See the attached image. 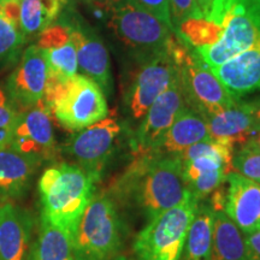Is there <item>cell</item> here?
Masks as SVG:
<instances>
[{"mask_svg": "<svg viewBox=\"0 0 260 260\" xmlns=\"http://www.w3.org/2000/svg\"><path fill=\"white\" fill-rule=\"evenodd\" d=\"M117 205L149 222L191 194L178 155H136L107 191Z\"/></svg>", "mask_w": 260, "mask_h": 260, "instance_id": "1", "label": "cell"}, {"mask_svg": "<svg viewBox=\"0 0 260 260\" xmlns=\"http://www.w3.org/2000/svg\"><path fill=\"white\" fill-rule=\"evenodd\" d=\"M96 183L74 164L61 162L46 169L39 180L41 217L73 236L95 193Z\"/></svg>", "mask_w": 260, "mask_h": 260, "instance_id": "2", "label": "cell"}, {"mask_svg": "<svg viewBox=\"0 0 260 260\" xmlns=\"http://www.w3.org/2000/svg\"><path fill=\"white\" fill-rule=\"evenodd\" d=\"M207 19L223 28L216 44L195 48L210 69L260 48V0H214Z\"/></svg>", "mask_w": 260, "mask_h": 260, "instance_id": "3", "label": "cell"}, {"mask_svg": "<svg viewBox=\"0 0 260 260\" xmlns=\"http://www.w3.org/2000/svg\"><path fill=\"white\" fill-rule=\"evenodd\" d=\"M126 223L109 193L95 191L71 236L74 260H113L122 252Z\"/></svg>", "mask_w": 260, "mask_h": 260, "instance_id": "4", "label": "cell"}, {"mask_svg": "<svg viewBox=\"0 0 260 260\" xmlns=\"http://www.w3.org/2000/svg\"><path fill=\"white\" fill-rule=\"evenodd\" d=\"M44 102L56 121L71 132H80L109 113L103 89L83 75L68 80L48 75Z\"/></svg>", "mask_w": 260, "mask_h": 260, "instance_id": "5", "label": "cell"}, {"mask_svg": "<svg viewBox=\"0 0 260 260\" xmlns=\"http://www.w3.org/2000/svg\"><path fill=\"white\" fill-rule=\"evenodd\" d=\"M199 200L190 194L177 206L147 222L133 243L135 260H181Z\"/></svg>", "mask_w": 260, "mask_h": 260, "instance_id": "6", "label": "cell"}, {"mask_svg": "<svg viewBox=\"0 0 260 260\" xmlns=\"http://www.w3.org/2000/svg\"><path fill=\"white\" fill-rule=\"evenodd\" d=\"M234 149L232 142L209 139L178 154L188 188L195 199H207L225 183L228 175L233 171Z\"/></svg>", "mask_w": 260, "mask_h": 260, "instance_id": "7", "label": "cell"}, {"mask_svg": "<svg viewBox=\"0 0 260 260\" xmlns=\"http://www.w3.org/2000/svg\"><path fill=\"white\" fill-rule=\"evenodd\" d=\"M111 27L126 46L147 60L167 52L169 39L175 31L154 16L133 4L129 0H109Z\"/></svg>", "mask_w": 260, "mask_h": 260, "instance_id": "8", "label": "cell"}, {"mask_svg": "<svg viewBox=\"0 0 260 260\" xmlns=\"http://www.w3.org/2000/svg\"><path fill=\"white\" fill-rule=\"evenodd\" d=\"M178 75L186 106L204 118L229 109L240 100L228 92L195 51H189L182 61L178 67Z\"/></svg>", "mask_w": 260, "mask_h": 260, "instance_id": "9", "label": "cell"}, {"mask_svg": "<svg viewBox=\"0 0 260 260\" xmlns=\"http://www.w3.org/2000/svg\"><path fill=\"white\" fill-rule=\"evenodd\" d=\"M119 134V123L112 117H106L77 132L65 144L63 152L75 162L74 165L99 182Z\"/></svg>", "mask_w": 260, "mask_h": 260, "instance_id": "10", "label": "cell"}, {"mask_svg": "<svg viewBox=\"0 0 260 260\" xmlns=\"http://www.w3.org/2000/svg\"><path fill=\"white\" fill-rule=\"evenodd\" d=\"M51 116L44 100L19 111L12 124L9 147L41 162L53 159L57 145Z\"/></svg>", "mask_w": 260, "mask_h": 260, "instance_id": "11", "label": "cell"}, {"mask_svg": "<svg viewBox=\"0 0 260 260\" xmlns=\"http://www.w3.org/2000/svg\"><path fill=\"white\" fill-rule=\"evenodd\" d=\"M186 106L178 73L172 77L167 89L152 104L136 130L133 148L136 155L155 151L165 133L170 128L178 112Z\"/></svg>", "mask_w": 260, "mask_h": 260, "instance_id": "12", "label": "cell"}, {"mask_svg": "<svg viewBox=\"0 0 260 260\" xmlns=\"http://www.w3.org/2000/svg\"><path fill=\"white\" fill-rule=\"evenodd\" d=\"M178 73L168 52L152 58L135 77L128 94V107L135 121L144 118L155 99L168 88Z\"/></svg>", "mask_w": 260, "mask_h": 260, "instance_id": "13", "label": "cell"}, {"mask_svg": "<svg viewBox=\"0 0 260 260\" xmlns=\"http://www.w3.org/2000/svg\"><path fill=\"white\" fill-rule=\"evenodd\" d=\"M48 64L40 47L29 46L21 58V63L10 76L8 89L10 96L23 109L37 105L44 100L48 82Z\"/></svg>", "mask_w": 260, "mask_h": 260, "instance_id": "14", "label": "cell"}, {"mask_svg": "<svg viewBox=\"0 0 260 260\" xmlns=\"http://www.w3.org/2000/svg\"><path fill=\"white\" fill-rule=\"evenodd\" d=\"M35 219L30 211L0 204V260H30Z\"/></svg>", "mask_w": 260, "mask_h": 260, "instance_id": "15", "label": "cell"}, {"mask_svg": "<svg viewBox=\"0 0 260 260\" xmlns=\"http://www.w3.org/2000/svg\"><path fill=\"white\" fill-rule=\"evenodd\" d=\"M224 212L242 234L260 228V184L232 171L226 177Z\"/></svg>", "mask_w": 260, "mask_h": 260, "instance_id": "16", "label": "cell"}, {"mask_svg": "<svg viewBox=\"0 0 260 260\" xmlns=\"http://www.w3.org/2000/svg\"><path fill=\"white\" fill-rule=\"evenodd\" d=\"M256 102H241L237 100L235 105L217 113L205 117L209 135L213 140H225L235 146H241L259 132L254 119V111L259 105Z\"/></svg>", "mask_w": 260, "mask_h": 260, "instance_id": "17", "label": "cell"}, {"mask_svg": "<svg viewBox=\"0 0 260 260\" xmlns=\"http://www.w3.org/2000/svg\"><path fill=\"white\" fill-rule=\"evenodd\" d=\"M71 41L77 53V64L83 76L94 81L103 90L111 88L110 57L105 45L93 32L79 27H69Z\"/></svg>", "mask_w": 260, "mask_h": 260, "instance_id": "18", "label": "cell"}, {"mask_svg": "<svg viewBox=\"0 0 260 260\" xmlns=\"http://www.w3.org/2000/svg\"><path fill=\"white\" fill-rule=\"evenodd\" d=\"M42 162L10 147H0V203H12L27 193Z\"/></svg>", "mask_w": 260, "mask_h": 260, "instance_id": "19", "label": "cell"}, {"mask_svg": "<svg viewBox=\"0 0 260 260\" xmlns=\"http://www.w3.org/2000/svg\"><path fill=\"white\" fill-rule=\"evenodd\" d=\"M212 73L236 99L260 90V48H251L214 68Z\"/></svg>", "mask_w": 260, "mask_h": 260, "instance_id": "20", "label": "cell"}, {"mask_svg": "<svg viewBox=\"0 0 260 260\" xmlns=\"http://www.w3.org/2000/svg\"><path fill=\"white\" fill-rule=\"evenodd\" d=\"M211 139L204 117L184 106L155 148L154 152L167 155H178L187 148Z\"/></svg>", "mask_w": 260, "mask_h": 260, "instance_id": "21", "label": "cell"}, {"mask_svg": "<svg viewBox=\"0 0 260 260\" xmlns=\"http://www.w3.org/2000/svg\"><path fill=\"white\" fill-rule=\"evenodd\" d=\"M214 211L207 201H199L188 230L181 260L212 259V233Z\"/></svg>", "mask_w": 260, "mask_h": 260, "instance_id": "22", "label": "cell"}, {"mask_svg": "<svg viewBox=\"0 0 260 260\" xmlns=\"http://www.w3.org/2000/svg\"><path fill=\"white\" fill-rule=\"evenodd\" d=\"M212 259L248 260L245 235L230 220L224 210H213Z\"/></svg>", "mask_w": 260, "mask_h": 260, "instance_id": "23", "label": "cell"}, {"mask_svg": "<svg viewBox=\"0 0 260 260\" xmlns=\"http://www.w3.org/2000/svg\"><path fill=\"white\" fill-rule=\"evenodd\" d=\"M30 260H74L71 236L41 217Z\"/></svg>", "mask_w": 260, "mask_h": 260, "instance_id": "24", "label": "cell"}, {"mask_svg": "<svg viewBox=\"0 0 260 260\" xmlns=\"http://www.w3.org/2000/svg\"><path fill=\"white\" fill-rule=\"evenodd\" d=\"M68 0H21L19 30L25 40L39 37L59 15Z\"/></svg>", "mask_w": 260, "mask_h": 260, "instance_id": "25", "label": "cell"}, {"mask_svg": "<svg viewBox=\"0 0 260 260\" xmlns=\"http://www.w3.org/2000/svg\"><path fill=\"white\" fill-rule=\"evenodd\" d=\"M176 32L190 47H205L216 44L223 28L207 18L190 17L178 25Z\"/></svg>", "mask_w": 260, "mask_h": 260, "instance_id": "26", "label": "cell"}, {"mask_svg": "<svg viewBox=\"0 0 260 260\" xmlns=\"http://www.w3.org/2000/svg\"><path fill=\"white\" fill-rule=\"evenodd\" d=\"M46 56L50 76L59 80H68L77 75V53L73 41L42 50Z\"/></svg>", "mask_w": 260, "mask_h": 260, "instance_id": "27", "label": "cell"}, {"mask_svg": "<svg viewBox=\"0 0 260 260\" xmlns=\"http://www.w3.org/2000/svg\"><path fill=\"white\" fill-rule=\"evenodd\" d=\"M24 42L19 28L0 10V65L15 60Z\"/></svg>", "mask_w": 260, "mask_h": 260, "instance_id": "28", "label": "cell"}, {"mask_svg": "<svg viewBox=\"0 0 260 260\" xmlns=\"http://www.w3.org/2000/svg\"><path fill=\"white\" fill-rule=\"evenodd\" d=\"M233 171L260 184V152L243 144L234 151Z\"/></svg>", "mask_w": 260, "mask_h": 260, "instance_id": "29", "label": "cell"}, {"mask_svg": "<svg viewBox=\"0 0 260 260\" xmlns=\"http://www.w3.org/2000/svg\"><path fill=\"white\" fill-rule=\"evenodd\" d=\"M17 115L18 111H16L4 92L0 89V147H9L12 124Z\"/></svg>", "mask_w": 260, "mask_h": 260, "instance_id": "30", "label": "cell"}, {"mask_svg": "<svg viewBox=\"0 0 260 260\" xmlns=\"http://www.w3.org/2000/svg\"><path fill=\"white\" fill-rule=\"evenodd\" d=\"M129 2H132L133 4L139 6L140 9L145 10L148 14L154 16L162 24L167 25L170 30H176L171 21L169 0H129Z\"/></svg>", "mask_w": 260, "mask_h": 260, "instance_id": "31", "label": "cell"}, {"mask_svg": "<svg viewBox=\"0 0 260 260\" xmlns=\"http://www.w3.org/2000/svg\"><path fill=\"white\" fill-rule=\"evenodd\" d=\"M169 3H170L171 21L175 29H177L178 25L187 18L201 17L197 0H169Z\"/></svg>", "mask_w": 260, "mask_h": 260, "instance_id": "32", "label": "cell"}, {"mask_svg": "<svg viewBox=\"0 0 260 260\" xmlns=\"http://www.w3.org/2000/svg\"><path fill=\"white\" fill-rule=\"evenodd\" d=\"M245 235L247 256L248 260H260V228Z\"/></svg>", "mask_w": 260, "mask_h": 260, "instance_id": "33", "label": "cell"}, {"mask_svg": "<svg viewBox=\"0 0 260 260\" xmlns=\"http://www.w3.org/2000/svg\"><path fill=\"white\" fill-rule=\"evenodd\" d=\"M214 0H197L198 9H199V12L203 18L209 17L211 9H212Z\"/></svg>", "mask_w": 260, "mask_h": 260, "instance_id": "34", "label": "cell"}, {"mask_svg": "<svg viewBox=\"0 0 260 260\" xmlns=\"http://www.w3.org/2000/svg\"><path fill=\"white\" fill-rule=\"evenodd\" d=\"M245 144L251 146L252 148H254L256 151L260 152V130L259 132H256L254 135H252L251 138L247 140Z\"/></svg>", "mask_w": 260, "mask_h": 260, "instance_id": "35", "label": "cell"}, {"mask_svg": "<svg viewBox=\"0 0 260 260\" xmlns=\"http://www.w3.org/2000/svg\"><path fill=\"white\" fill-rule=\"evenodd\" d=\"M254 119H255L256 125H258V129L260 130V103H259V105L256 106V109L254 111Z\"/></svg>", "mask_w": 260, "mask_h": 260, "instance_id": "36", "label": "cell"}, {"mask_svg": "<svg viewBox=\"0 0 260 260\" xmlns=\"http://www.w3.org/2000/svg\"><path fill=\"white\" fill-rule=\"evenodd\" d=\"M113 260H130V259H128L124 255H118V256H116V258L113 259Z\"/></svg>", "mask_w": 260, "mask_h": 260, "instance_id": "37", "label": "cell"}, {"mask_svg": "<svg viewBox=\"0 0 260 260\" xmlns=\"http://www.w3.org/2000/svg\"><path fill=\"white\" fill-rule=\"evenodd\" d=\"M5 2H10V0H0V4H2V3H5Z\"/></svg>", "mask_w": 260, "mask_h": 260, "instance_id": "38", "label": "cell"}, {"mask_svg": "<svg viewBox=\"0 0 260 260\" xmlns=\"http://www.w3.org/2000/svg\"><path fill=\"white\" fill-rule=\"evenodd\" d=\"M83 2H94V0H83Z\"/></svg>", "mask_w": 260, "mask_h": 260, "instance_id": "39", "label": "cell"}]
</instances>
